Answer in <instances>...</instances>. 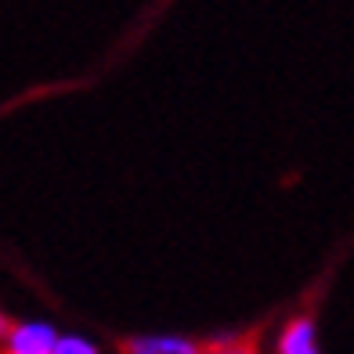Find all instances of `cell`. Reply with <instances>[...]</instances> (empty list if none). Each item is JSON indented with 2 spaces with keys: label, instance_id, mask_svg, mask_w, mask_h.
Masks as SVG:
<instances>
[{
  "label": "cell",
  "instance_id": "cell-1",
  "mask_svg": "<svg viewBox=\"0 0 354 354\" xmlns=\"http://www.w3.org/2000/svg\"><path fill=\"white\" fill-rule=\"evenodd\" d=\"M4 344L11 354H51L58 347V336L47 326H11Z\"/></svg>",
  "mask_w": 354,
  "mask_h": 354
},
{
  "label": "cell",
  "instance_id": "cell-3",
  "mask_svg": "<svg viewBox=\"0 0 354 354\" xmlns=\"http://www.w3.org/2000/svg\"><path fill=\"white\" fill-rule=\"evenodd\" d=\"M127 351H156V354H188V351H196L192 344L185 340H141V344H131Z\"/></svg>",
  "mask_w": 354,
  "mask_h": 354
},
{
  "label": "cell",
  "instance_id": "cell-4",
  "mask_svg": "<svg viewBox=\"0 0 354 354\" xmlns=\"http://www.w3.org/2000/svg\"><path fill=\"white\" fill-rule=\"evenodd\" d=\"M58 354H94V347L87 344V340H58V347H55Z\"/></svg>",
  "mask_w": 354,
  "mask_h": 354
},
{
  "label": "cell",
  "instance_id": "cell-2",
  "mask_svg": "<svg viewBox=\"0 0 354 354\" xmlns=\"http://www.w3.org/2000/svg\"><path fill=\"white\" fill-rule=\"evenodd\" d=\"M279 351L282 354H311L315 351V322L308 315L293 318L279 336Z\"/></svg>",
  "mask_w": 354,
  "mask_h": 354
}]
</instances>
